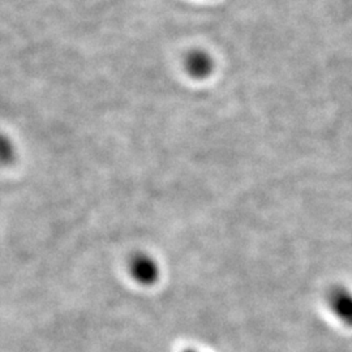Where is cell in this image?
Listing matches in <instances>:
<instances>
[{
	"instance_id": "obj_1",
	"label": "cell",
	"mask_w": 352,
	"mask_h": 352,
	"mask_svg": "<svg viewBox=\"0 0 352 352\" xmlns=\"http://www.w3.org/2000/svg\"><path fill=\"white\" fill-rule=\"evenodd\" d=\"M329 311L343 324L352 327V289L346 285H336L327 291Z\"/></svg>"
}]
</instances>
